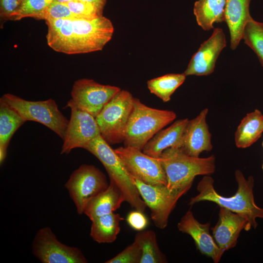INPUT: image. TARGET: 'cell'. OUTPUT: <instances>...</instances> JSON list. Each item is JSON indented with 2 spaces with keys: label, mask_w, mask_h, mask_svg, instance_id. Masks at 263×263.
<instances>
[{
  "label": "cell",
  "mask_w": 263,
  "mask_h": 263,
  "mask_svg": "<svg viewBox=\"0 0 263 263\" xmlns=\"http://www.w3.org/2000/svg\"><path fill=\"white\" fill-rule=\"evenodd\" d=\"M263 169V165L262 166Z\"/></svg>",
  "instance_id": "obj_37"
},
{
  "label": "cell",
  "mask_w": 263,
  "mask_h": 263,
  "mask_svg": "<svg viewBox=\"0 0 263 263\" xmlns=\"http://www.w3.org/2000/svg\"><path fill=\"white\" fill-rule=\"evenodd\" d=\"M235 176L238 184L237 191L231 196L225 197L215 189L213 178L205 175L197 186L199 193L190 199L188 204L192 206L202 201L215 203L220 207L226 208L243 216L247 220L251 228H256L258 225L256 218L263 219V208L259 207L254 201V178L250 176L245 179L239 169L235 171Z\"/></svg>",
  "instance_id": "obj_2"
},
{
  "label": "cell",
  "mask_w": 263,
  "mask_h": 263,
  "mask_svg": "<svg viewBox=\"0 0 263 263\" xmlns=\"http://www.w3.org/2000/svg\"><path fill=\"white\" fill-rule=\"evenodd\" d=\"M66 107L71 109V116L61 154L69 153L73 149L84 147L100 134L95 118L77 107L70 99Z\"/></svg>",
  "instance_id": "obj_12"
},
{
  "label": "cell",
  "mask_w": 263,
  "mask_h": 263,
  "mask_svg": "<svg viewBox=\"0 0 263 263\" xmlns=\"http://www.w3.org/2000/svg\"><path fill=\"white\" fill-rule=\"evenodd\" d=\"M123 218L114 212L103 215L91 220L90 236L98 243H111L120 231V223Z\"/></svg>",
  "instance_id": "obj_24"
},
{
  "label": "cell",
  "mask_w": 263,
  "mask_h": 263,
  "mask_svg": "<svg viewBox=\"0 0 263 263\" xmlns=\"http://www.w3.org/2000/svg\"><path fill=\"white\" fill-rule=\"evenodd\" d=\"M33 254L43 263H86L78 248L60 242L51 229L43 227L37 232L32 243Z\"/></svg>",
  "instance_id": "obj_11"
},
{
  "label": "cell",
  "mask_w": 263,
  "mask_h": 263,
  "mask_svg": "<svg viewBox=\"0 0 263 263\" xmlns=\"http://www.w3.org/2000/svg\"><path fill=\"white\" fill-rule=\"evenodd\" d=\"M225 21L230 37V48L235 50L243 38L244 28L253 18L249 12L251 0H225Z\"/></svg>",
  "instance_id": "obj_18"
},
{
  "label": "cell",
  "mask_w": 263,
  "mask_h": 263,
  "mask_svg": "<svg viewBox=\"0 0 263 263\" xmlns=\"http://www.w3.org/2000/svg\"><path fill=\"white\" fill-rule=\"evenodd\" d=\"M112 21L102 16L93 19H64L57 28L48 27V46L54 51L68 55L101 50L113 33Z\"/></svg>",
  "instance_id": "obj_1"
},
{
  "label": "cell",
  "mask_w": 263,
  "mask_h": 263,
  "mask_svg": "<svg viewBox=\"0 0 263 263\" xmlns=\"http://www.w3.org/2000/svg\"><path fill=\"white\" fill-rule=\"evenodd\" d=\"M263 132V115L257 109L247 113L241 120L235 133L238 148H246L255 143Z\"/></svg>",
  "instance_id": "obj_22"
},
{
  "label": "cell",
  "mask_w": 263,
  "mask_h": 263,
  "mask_svg": "<svg viewBox=\"0 0 263 263\" xmlns=\"http://www.w3.org/2000/svg\"><path fill=\"white\" fill-rule=\"evenodd\" d=\"M114 151L132 177L148 184L167 185L166 174L159 158L129 146L120 147Z\"/></svg>",
  "instance_id": "obj_10"
},
{
  "label": "cell",
  "mask_w": 263,
  "mask_h": 263,
  "mask_svg": "<svg viewBox=\"0 0 263 263\" xmlns=\"http://www.w3.org/2000/svg\"><path fill=\"white\" fill-rule=\"evenodd\" d=\"M24 0H0V16L2 19L14 20Z\"/></svg>",
  "instance_id": "obj_32"
},
{
  "label": "cell",
  "mask_w": 263,
  "mask_h": 263,
  "mask_svg": "<svg viewBox=\"0 0 263 263\" xmlns=\"http://www.w3.org/2000/svg\"><path fill=\"white\" fill-rule=\"evenodd\" d=\"M226 39L222 28H214L212 34L201 44L192 56L183 74L190 75H207L214 70L216 60L222 50L226 46Z\"/></svg>",
  "instance_id": "obj_14"
},
{
  "label": "cell",
  "mask_w": 263,
  "mask_h": 263,
  "mask_svg": "<svg viewBox=\"0 0 263 263\" xmlns=\"http://www.w3.org/2000/svg\"><path fill=\"white\" fill-rule=\"evenodd\" d=\"M134 100L129 92L120 90L95 117L101 135L110 145L124 141Z\"/></svg>",
  "instance_id": "obj_6"
},
{
  "label": "cell",
  "mask_w": 263,
  "mask_h": 263,
  "mask_svg": "<svg viewBox=\"0 0 263 263\" xmlns=\"http://www.w3.org/2000/svg\"><path fill=\"white\" fill-rule=\"evenodd\" d=\"M53 0H24L14 21L27 17L37 19H43L45 11Z\"/></svg>",
  "instance_id": "obj_28"
},
{
  "label": "cell",
  "mask_w": 263,
  "mask_h": 263,
  "mask_svg": "<svg viewBox=\"0 0 263 263\" xmlns=\"http://www.w3.org/2000/svg\"><path fill=\"white\" fill-rule=\"evenodd\" d=\"M55 0L59 2H60V3H66L72 0Z\"/></svg>",
  "instance_id": "obj_35"
},
{
  "label": "cell",
  "mask_w": 263,
  "mask_h": 263,
  "mask_svg": "<svg viewBox=\"0 0 263 263\" xmlns=\"http://www.w3.org/2000/svg\"><path fill=\"white\" fill-rule=\"evenodd\" d=\"M105 175L97 168L83 164L71 174L64 186L78 214L84 213L88 203L109 186Z\"/></svg>",
  "instance_id": "obj_8"
},
{
  "label": "cell",
  "mask_w": 263,
  "mask_h": 263,
  "mask_svg": "<svg viewBox=\"0 0 263 263\" xmlns=\"http://www.w3.org/2000/svg\"><path fill=\"white\" fill-rule=\"evenodd\" d=\"M176 118V113L172 111L149 107L134 98L125 132V146L142 150L156 133Z\"/></svg>",
  "instance_id": "obj_4"
},
{
  "label": "cell",
  "mask_w": 263,
  "mask_h": 263,
  "mask_svg": "<svg viewBox=\"0 0 263 263\" xmlns=\"http://www.w3.org/2000/svg\"><path fill=\"white\" fill-rule=\"evenodd\" d=\"M210 225L209 223L199 222L189 210L178 223L177 227L180 231L192 237L197 249L201 254L211 258L214 263H218L224 252L219 247L210 234Z\"/></svg>",
  "instance_id": "obj_15"
},
{
  "label": "cell",
  "mask_w": 263,
  "mask_h": 263,
  "mask_svg": "<svg viewBox=\"0 0 263 263\" xmlns=\"http://www.w3.org/2000/svg\"><path fill=\"white\" fill-rule=\"evenodd\" d=\"M188 120V118L177 120L168 128L162 129L146 143L142 151L149 156L159 158L169 148H179Z\"/></svg>",
  "instance_id": "obj_19"
},
{
  "label": "cell",
  "mask_w": 263,
  "mask_h": 263,
  "mask_svg": "<svg viewBox=\"0 0 263 263\" xmlns=\"http://www.w3.org/2000/svg\"><path fill=\"white\" fill-rule=\"evenodd\" d=\"M208 109H203L194 119L188 120L179 148L185 153L198 157L204 151L212 149L211 133L206 121Z\"/></svg>",
  "instance_id": "obj_17"
},
{
  "label": "cell",
  "mask_w": 263,
  "mask_h": 263,
  "mask_svg": "<svg viewBox=\"0 0 263 263\" xmlns=\"http://www.w3.org/2000/svg\"><path fill=\"white\" fill-rule=\"evenodd\" d=\"M262 145H263V143H262Z\"/></svg>",
  "instance_id": "obj_36"
},
{
  "label": "cell",
  "mask_w": 263,
  "mask_h": 263,
  "mask_svg": "<svg viewBox=\"0 0 263 263\" xmlns=\"http://www.w3.org/2000/svg\"><path fill=\"white\" fill-rule=\"evenodd\" d=\"M120 90L116 86L102 85L93 79L83 78L74 82L71 99L77 107L95 118L104 106Z\"/></svg>",
  "instance_id": "obj_13"
},
{
  "label": "cell",
  "mask_w": 263,
  "mask_h": 263,
  "mask_svg": "<svg viewBox=\"0 0 263 263\" xmlns=\"http://www.w3.org/2000/svg\"><path fill=\"white\" fill-rule=\"evenodd\" d=\"M186 76L183 74H169L149 80L147 86L151 94L163 102L170 100L171 95L185 81Z\"/></svg>",
  "instance_id": "obj_25"
},
{
  "label": "cell",
  "mask_w": 263,
  "mask_h": 263,
  "mask_svg": "<svg viewBox=\"0 0 263 263\" xmlns=\"http://www.w3.org/2000/svg\"><path fill=\"white\" fill-rule=\"evenodd\" d=\"M95 156L105 167L110 178L123 194L127 202L135 209L144 212L146 205L141 198L133 179L118 155L101 134L83 148Z\"/></svg>",
  "instance_id": "obj_5"
},
{
  "label": "cell",
  "mask_w": 263,
  "mask_h": 263,
  "mask_svg": "<svg viewBox=\"0 0 263 263\" xmlns=\"http://www.w3.org/2000/svg\"><path fill=\"white\" fill-rule=\"evenodd\" d=\"M94 4L99 10L103 12V10L107 0H82Z\"/></svg>",
  "instance_id": "obj_34"
},
{
  "label": "cell",
  "mask_w": 263,
  "mask_h": 263,
  "mask_svg": "<svg viewBox=\"0 0 263 263\" xmlns=\"http://www.w3.org/2000/svg\"><path fill=\"white\" fill-rule=\"evenodd\" d=\"M225 0H198L193 13L198 24L205 31L214 28V23L225 21Z\"/></svg>",
  "instance_id": "obj_23"
},
{
  "label": "cell",
  "mask_w": 263,
  "mask_h": 263,
  "mask_svg": "<svg viewBox=\"0 0 263 263\" xmlns=\"http://www.w3.org/2000/svg\"><path fill=\"white\" fill-rule=\"evenodd\" d=\"M159 158L166 174L167 186L171 190L188 191L196 176L209 175L215 170L214 155L193 157L179 148L170 147L164 150Z\"/></svg>",
  "instance_id": "obj_3"
},
{
  "label": "cell",
  "mask_w": 263,
  "mask_h": 263,
  "mask_svg": "<svg viewBox=\"0 0 263 263\" xmlns=\"http://www.w3.org/2000/svg\"><path fill=\"white\" fill-rule=\"evenodd\" d=\"M1 98L26 121L41 123L64 139L69 120L59 110L54 100L29 101L11 94H5Z\"/></svg>",
  "instance_id": "obj_7"
},
{
  "label": "cell",
  "mask_w": 263,
  "mask_h": 263,
  "mask_svg": "<svg viewBox=\"0 0 263 263\" xmlns=\"http://www.w3.org/2000/svg\"><path fill=\"white\" fill-rule=\"evenodd\" d=\"M69 18L74 17L67 4L53 0L45 10L43 19Z\"/></svg>",
  "instance_id": "obj_31"
},
{
  "label": "cell",
  "mask_w": 263,
  "mask_h": 263,
  "mask_svg": "<svg viewBox=\"0 0 263 263\" xmlns=\"http://www.w3.org/2000/svg\"><path fill=\"white\" fill-rule=\"evenodd\" d=\"M250 229L245 218L220 207L218 222L211 228L212 235L219 247L225 252L236 245L243 229L248 231Z\"/></svg>",
  "instance_id": "obj_16"
},
{
  "label": "cell",
  "mask_w": 263,
  "mask_h": 263,
  "mask_svg": "<svg viewBox=\"0 0 263 263\" xmlns=\"http://www.w3.org/2000/svg\"><path fill=\"white\" fill-rule=\"evenodd\" d=\"M242 39L257 55L263 66V22L253 19L248 22L244 28Z\"/></svg>",
  "instance_id": "obj_27"
},
{
  "label": "cell",
  "mask_w": 263,
  "mask_h": 263,
  "mask_svg": "<svg viewBox=\"0 0 263 263\" xmlns=\"http://www.w3.org/2000/svg\"><path fill=\"white\" fill-rule=\"evenodd\" d=\"M126 221L132 228L137 231L144 230L149 224L148 219L143 212L136 209L128 214Z\"/></svg>",
  "instance_id": "obj_33"
},
{
  "label": "cell",
  "mask_w": 263,
  "mask_h": 263,
  "mask_svg": "<svg viewBox=\"0 0 263 263\" xmlns=\"http://www.w3.org/2000/svg\"><path fill=\"white\" fill-rule=\"evenodd\" d=\"M140 244L142 257L140 263H165L167 260L160 249L156 235L152 230H149L138 233L135 238Z\"/></svg>",
  "instance_id": "obj_26"
},
{
  "label": "cell",
  "mask_w": 263,
  "mask_h": 263,
  "mask_svg": "<svg viewBox=\"0 0 263 263\" xmlns=\"http://www.w3.org/2000/svg\"><path fill=\"white\" fill-rule=\"evenodd\" d=\"M124 202L125 199L121 191L110 181L108 188L88 203L84 213L92 220L98 216L114 212Z\"/></svg>",
  "instance_id": "obj_20"
},
{
  "label": "cell",
  "mask_w": 263,
  "mask_h": 263,
  "mask_svg": "<svg viewBox=\"0 0 263 263\" xmlns=\"http://www.w3.org/2000/svg\"><path fill=\"white\" fill-rule=\"evenodd\" d=\"M66 4L74 18L93 19L102 16L103 12L94 4L82 0H72Z\"/></svg>",
  "instance_id": "obj_29"
},
{
  "label": "cell",
  "mask_w": 263,
  "mask_h": 263,
  "mask_svg": "<svg viewBox=\"0 0 263 263\" xmlns=\"http://www.w3.org/2000/svg\"><path fill=\"white\" fill-rule=\"evenodd\" d=\"M132 178L140 195L150 210L151 219L155 226L164 229L177 202L188 191L171 190L165 185H150Z\"/></svg>",
  "instance_id": "obj_9"
},
{
  "label": "cell",
  "mask_w": 263,
  "mask_h": 263,
  "mask_svg": "<svg viewBox=\"0 0 263 263\" xmlns=\"http://www.w3.org/2000/svg\"><path fill=\"white\" fill-rule=\"evenodd\" d=\"M26 121L1 97L0 99V163L7 154V149L15 132Z\"/></svg>",
  "instance_id": "obj_21"
},
{
  "label": "cell",
  "mask_w": 263,
  "mask_h": 263,
  "mask_svg": "<svg viewBox=\"0 0 263 263\" xmlns=\"http://www.w3.org/2000/svg\"><path fill=\"white\" fill-rule=\"evenodd\" d=\"M142 251L139 243L134 239L133 242L106 263H140Z\"/></svg>",
  "instance_id": "obj_30"
}]
</instances>
